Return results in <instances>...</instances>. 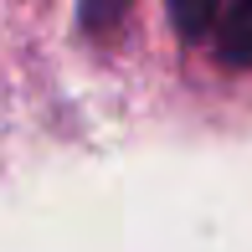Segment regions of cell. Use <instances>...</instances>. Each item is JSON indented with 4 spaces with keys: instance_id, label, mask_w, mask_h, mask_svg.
Returning a JSON list of instances; mask_svg holds the SVG:
<instances>
[{
    "instance_id": "3957f363",
    "label": "cell",
    "mask_w": 252,
    "mask_h": 252,
    "mask_svg": "<svg viewBox=\"0 0 252 252\" xmlns=\"http://www.w3.org/2000/svg\"><path fill=\"white\" fill-rule=\"evenodd\" d=\"M124 5H129V0H88V26H93V31H108L113 16H119Z\"/></svg>"
},
{
    "instance_id": "6da1fadb",
    "label": "cell",
    "mask_w": 252,
    "mask_h": 252,
    "mask_svg": "<svg viewBox=\"0 0 252 252\" xmlns=\"http://www.w3.org/2000/svg\"><path fill=\"white\" fill-rule=\"evenodd\" d=\"M211 52L232 72H252V0H232L211 36Z\"/></svg>"
},
{
    "instance_id": "7a4b0ae2",
    "label": "cell",
    "mask_w": 252,
    "mask_h": 252,
    "mask_svg": "<svg viewBox=\"0 0 252 252\" xmlns=\"http://www.w3.org/2000/svg\"><path fill=\"white\" fill-rule=\"evenodd\" d=\"M165 5H170V26H175L180 41L211 47V36H216V26H221L232 0H165Z\"/></svg>"
}]
</instances>
